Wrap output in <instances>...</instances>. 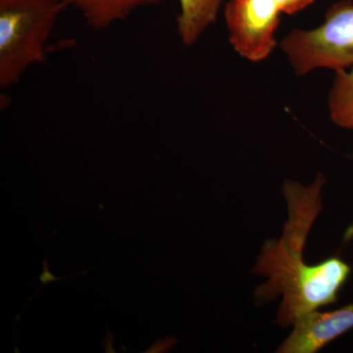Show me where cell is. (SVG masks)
<instances>
[{
  "instance_id": "obj_1",
  "label": "cell",
  "mask_w": 353,
  "mask_h": 353,
  "mask_svg": "<svg viewBox=\"0 0 353 353\" xmlns=\"http://www.w3.org/2000/svg\"><path fill=\"white\" fill-rule=\"evenodd\" d=\"M326 182L322 173L317 174L312 185L285 181L282 192L289 216L282 236L265 241L252 269L266 278L255 290L257 303L282 299L277 323L283 328L292 326L306 313L336 303L352 274V267L340 257L315 264L304 260L308 234L323 209L322 189Z\"/></svg>"
},
{
  "instance_id": "obj_2",
  "label": "cell",
  "mask_w": 353,
  "mask_h": 353,
  "mask_svg": "<svg viewBox=\"0 0 353 353\" xmlns=\"http://www.w3.org/2000/svg\"><path fill=\"white\" fill-rule=\"evenodd\" d=\"M55 0H0V88L16 85L32 65L46 60V46L60 14Z\"/></svg>"
},
{
  "instance_id": "obj_3",
  "label": "cell",
  "mask_w": 353,
  "mask_h": 353,
  "mask_svg": "<svg viewBox=\"0 0 353 353\" xmlns=\"http://www.w3.org/2000/svg\"><path fill=\"white\" fill-rule=\"evenodd\" d=\"M281 48L297 76L317 69L334 72L353 66V2L333 4L324 22L310 30L294 29L285 34Z\"/></svg>"
},
{
  "instance_id": "obj_4",
  "label": "cell",
  "mask_w": 353,
  "mask_h": 353,
  "mask_svg": "<svg viewBox=\"0 0 353 353\" xmlns=\"http://www.w3.org/2000/svg\"><path fill=\"white\" fill-rule=\"evenodd\" d=\"M281 12L274 0H227L224 17L229 43L250 62H261L277 46Z\"/></svg>"
},
{
  "instance_id": "obj_5",
  "label": "cell",
  "mask_w": 353,
  "mask_h": 353,
  "mask_svg": "<svg viewBox=\"0 0 353 353\" xmlns=\"http://www.w3.org/2000/svg\"><path fill=\"white\" fill-rule=\"evenodd\" d=\"M353 329V303L336 310L311 311L299 317L276 352L315 353Z\"/></svg>"
},
{
  "instance_id": "obj_6",
  "label": "cell",
  "mask_w": 353,
  "mask_h": 353,
  "mask_svg": "<svg viewBox=\"0 0 353 353\" xmlns=\"http://www.w3.org/2000/svg\"><path fill=\"white\" fill-rule=\"evenodd\" d=\"M75 7L94 30H105L126 20L139 8L155 6L163 0H55Z\"/></svg>"
},
{
  "instance_id": "obj_7",
  "label": "cell",
  "mask_w": 353,
  "mask_h": 353,
  "mask_svg": "<svg viewBox=\"0 0 353 353\" xmlns=\"http://www.w3.org/2000/svg\"><path fill=\"white\" fill-rule=\"evenodd\" d=\"M176 34L185 46L196 44L217 20L224 0H179Z\"/></svg>"
},
{
  "instance_id": "obj_8",
  "label": "cell",
  "mask_w": 353,
  "mask_h": 353,
  "mask_svg": "<svg viewBox=\"0 0 353 353\" xmlns=\"http://www.w3.org/2000/svg\"><path fill=\"white\" fill-rule=\"evenodd\" d=\"M328 109L330 119L336 126L353 132V66L334 72Z\"/></svg>"
},
{
  "instance_id": "obj_9",
  "label": "cell",
  "mask_w": 353,
  "mask_h": 353,
  "mask_svg": "<svg viewBox=\"0 0 353 353\" xmlns=\"http://www.w3.org/2000/svg\"><path fill=\"white\" fill-rule=\"evenodd\" d=\"M315 0H274L281 12L294 15L313 4Z\"/></svg>"
},
{
  "instance_id": "obj_10",
  "label": "cell",
  "mask_w": 353,
  "mask_h": 353,
  "mask_svg": "<svg viewBox=\"0 0 353 353\" xmlns=\"http://www.w3.org/2000/svg\"><path fill=\"white\" fill-rule=\"evenodd\" d=\"M44 271L43 273L39 276V280H41V284L46 285L48 284V283L54 282V281H60L63 280L65 278H55L53 277L52 274H50V272L48 271V264L46 260H44L43 262Z\"/></svg>"
},
{
  "instance_id": "obj_11",
  "label": "cell",
  "mask_w": 353,
  "mask_h": 353,
  "mask_svg": "<svg viewBox=\"0 0 353 353\" xmlns=\"http://www.w3.org/2000/svg\"><path fill=\"white\" fill-rule=\"evenodd\" d=\"M345 240L353 241V223L347 230V233H345Z\"/></svg>"
}]
</instances>
